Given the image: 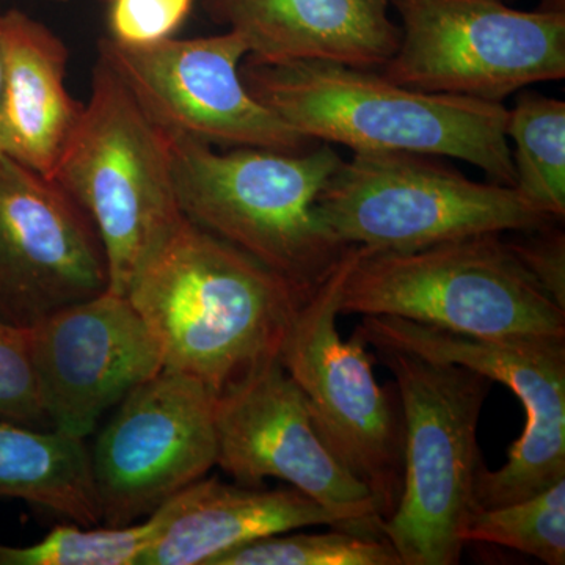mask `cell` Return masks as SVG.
Segmentation results:
<instances>
[{
  "label": "cell",
  "instance_id": "4",
  "mask_svg": "<svg viewBox=\"0 0 565 565\" xmlns=\"http://www.w3.org/2000/svg\"><path fill=\"white\" fill-rule=\"evenodd\" d=\"M404 419L403 487L382 534L403 565H456L486 467L478 424L492 381L470 367L373 345Z\"/></svg>",
  "mask_w": 565,
  "mask_h": 565
},
{
  "label": "cell",
  "instance_id": "20",
  "mask_svg": "<svg viewBox=\"0 0 565 565\" xmlns=\"http://www.w3.org/2000/svg\"><path fill=\"white\" fill-rule=\"evenodd\" d=\"M505 137L514 143V188L553 221L565 215V103L520 93L508 109Z\"/></svg>",
  "mask_w": 565,
  "mask_h": 565
},
{
  "label": "cell",
  "instance_id": "27",
  "mask_svg": "<svg viewBox=\"0 0 565 565\" xmlns=\"http://www.w3.org/2000/svg\"><path fill=\"white\" fill-rule=\"evenodd\" d=\"M2 99H3V70L2 57H0V152L2 151Z\"/></svg>",
  "mask_w": 565,
  "mask_h": 565
},
{
  "label": "cell",
  "instance_id": "19",
  "mask_svg": "<svg viewBox=\"0 0 565 565\" xmlns=\"http://www.w3.org/2000/svg\"><path fill=\"white\" fill-rule=\"evenodd\" d=\"M0 498H14L81 526L102 523L84 438L0 422Z\"/></svg>",
  "mask_w": 565,
  "mask_h": 565
},
{
  "label": "cell",
  "instance_id": "28",
  "mask_svg": "<svg viewBox=\"0 0 565 565\" xmlns=\"http://www.w3.org/2000/svg\"><path fill=\"white\" fill-rule=\"evenodd\" d=\"M61 2H65V0H61ZM106 2H107V0H106Z\"/></svg>",
  "mask_w": 565,
  "mask_h": 565
},
{
  "label": "cell",
  "instance_id": "23",
  "mask_svg": "<svg viewBox=\"0 0 565 565\" xmlns=\"http://www.w3.org/2000/svg\"><path fill=\"white\" fill-rule=\"evenodd\" d=\"M158 527L156 514L126 526H57L36 544H0V565H139Z\"/></svg>",
  "mask_w": 565,
  "mask_h": 565
},
{
  "label": "cell",
  "instance_id": "18",
  "mask_svg": "<svg viewBox=\"0 0 565 565\" xmlns=\"http://www.w3.org/2000/svg\"><path fill=\"white\" fill-rule=\"evenodd\" d=\"M0 57L2 151L51 178L84 109L66 88L68 50L46 25L9 10L0 14Z\"/></svg>",
  "mask_w": 565,
  "mask_h": 565
},
{
  "label": "cell",
  "instance_id": "9",
  "mask_svg": "<svg viewBox=\"0 0 565 565\" xmlns=\"http://www.w3.org/2000/svg\"><path fill=\"white\" fill-rule=\"evenodd\" d=\"M403 28L381 73L404 87L505 98L565 77L563 10L520 11L501 0H392Z\"/></svg>",
  "mask_w": 565,
  "mask_h": 565
},
{
  "label": "cell",
  "instance_id": "26",
  "mask_svg": "<svg viewBox=\"0 0 565 565\" xmlns=\"http://www.w3.org/2000/svg\"><path fill=\"white\" fill-rule=\"evenodd\" d=\"M533 234L530 239L519 243L509 241V244L539 285L565 310L564 233L552 232V226H546Z\"/></svg>",
  "mask_w": 565,
  "mask_h": 565
},
{
  "label": "cell",
  "instance_id": "16",
  "mask_svg": "<svg viewBox=\"0 0 565 565\" xmlns=\"http://www.w3.org/2000/svg\"><path fill=\"white\" fill-rule=\"evenodd\" d=\"M212 18L239 33L253 62L323 61L379 71L401 28L392 0H203Z\"/></svg>",
  "mask_w": 565,
  "mask_h": 565
},
{
  "label": "cell",
  "instance_id": "15",
  "mask_svg": "<svg viewBox=\"0 0 565 565\" xmlns=\"http://www.w3.org/2000/svg\"><path fill=\"white\" fill-rule=\"evenodd\" d=\"M51 429L87 438L102 416L163 370L162 353L128 297L104 291L29 329Z\"/></svg>",
  "mask_w": 565,
  "mask_h": 565
},
{
  "label": "cell",
  "instance_id": "10",
  "mask_svg": "<svg viewBox=\"0 0 565 565\" xmlns=\"http://www.w3.org/2000/svg\"><path fill=\"white\" fill-rule=\"evenodd\" d=\"M355 333L371 348L470 367L519 397L525 430L500 470L482 468L476 509L514 503L565 479V337H468L392 316H363Z\"/></svg>",
  "mask_w": 565,
  "mask_h": 565
},
{
  "label": "cell",
  "instance_id": "5",
  "mask_svg": "<svg viewBox=\"0 0 565 565\" xmlns=\"http://www.w3.org/2000/svg\"><path fill=\"white\" fill-rule=\"evenodd\" d=\"M51 180L90 218L106 255L107 291L120 296L184 221L169 134L102 58Z\"/></svg>",
  "mask_w": 565,
  "mask_h": 565
},
{
  "label": "cell",
  "instance_id": "1",
  "mask_svg": "<svg viewBox=\"0 0 565 565\" xmlns=\"http://www.w3.org/2000/svg\"><path fill=\"white\" fill-rule=\"evenodd\" d=\"M126 297L158 341L163 367L195 379L218 399L278 359L308 296L184 217Z\"/></svg>",
  "mask_w": 565,
  "mask_h": 565
},
{
  "label": "cell",
  "instance_id": "6",
  "mask_svg": "<svg viewBox=\"0 0 565 565\" xmlns=\"http://www.w3.org/2000/svg\"><path fill=\"white\" fill-rule=\"evenodd\" d=\"M338 313L392 316L478 338L565 337L564 308L500 234L408 253L360 247Z\"/></svg>",
  "mask_w": 565,
  "mask_h": 565
},
{
  "label": "cell",
  "instance_id": "24",
  "mask_svg": "<svg viewBox=\"0 0 565 565\" xmlns=\"http://www.w3.org/2000/svg\"><path fill=\"white\" fill-rule=\"evenodd\" d=\"M0 422L51 429L33 371L29 329L0 319Z\"/></svg>",
  "mask_w": 565,
  "mask_h": 565
},
{
  "label": "cell",
  "instance_id": "2",
  "mask_svg": "<svg viewBox=\"0 0 565 565\" xmlns=\"http://www.w3.org/2000/svg\"><path fill=\"white\" fill-rule=\"evenodd\" d=\"M241 74L259 103L308 140L452 158L514 188L503 103L419 92L381 71L334 62L247 58Z\"/></svg>",
  "mask_w": 565,
  "mask_h": 565
},
{
  "label": "cell",
  "instance_id": "12",
  "mask_svg": "<svg viewBox=\"0 0 565 565\" xmlns=\"http://www.w3.org/2000/svg\"><path fill=\"white\" fill-rule=\"evenodd\" d=\"M247 55L243 36L233 31L148 46L99 43V58L170 136L232 148L313 147L248 90L241 74Z\"/></svg>",
  "mask_w": 565,
  "mask_h": 565
},
{
  "label": "cell",
  "instance_id": "22",
  "mask_svg": "<svg viewBox=\"0 0 565 565\" xmlns=\"http://www.w3.org/2000/svg\"><path fill=\"white\" fill-rule=\"evenodd\" d=\"M297 531L256 539L212 565H403L384 534L334 526L327 533Z\"/></svg>",
  "mask_w": 565,
  "mask_h": 565
},
{
  "label": "cell",
  "instance_id": "25",
  "mask_svg": "<svg viewBox=\"0 0 565 565\" xmlns=\"http://www.w3.org/2000/svg\"><path fill=\"white\" fill-rule=\"evenodd\" d=\"M109 39L125 46H148L173 39L195 0H107Z\"/></svg>",
  "mask_w": 565,
  "mask_h": 565
},
{
  "label": "cell",
  "instance_id": "11",
  "mask_svg": "<svg viewBox=\"0 0 565 565\" xmlns=\"http://www.w3.org/2000/svg\"><path fill=\"white\" fill-rule=\"evenodd\" d=\"M215 405L206 386L166 367L122 397L88 448L104 525L147 519L215 467Z\"/></svg>",
  "mask_w": 565,
  "mask_h": 565
},
{
  "label": "cell",
  "instance_id": "17",
  "mask_svg": "<svg viewBox=\"0 0 565 565\" xmlns=\"http://www.w3.org/2000/svg\"><path fill=\"white\" fill-rule=\"evenodd\" d=\"M159 527L139 565H212L218 556L267 535L308 526L351 530L323 505L294 489L199 479L158 511Z\"/></svg>",
  "mask_w": 565,
  "mask_h": 565
},
{
  "label": "cell",
  "instance_id": "14",
  "mask_svg": "<svg viewBox=\"0 0 565 565\" xmlns=\"http://www.w3.org/2000/svg\"><path fill=\"white\" fill-rule=\"evenodd\" d=\"M107 286L102 239L79 204L0 152V319L31 329Z\"/></svg>",
  "mask_w": 565,
  "mask_h": 565
},
{
  "label": "cell",
  "instance_id": "7",
  "mask_svg": "<svg viewBox=\"0 0 565 565\" xmlns=\"http://www.w3.org/2000/svg\"><path fill=\"white\" fill-rule=\"evenodd\" d=\"M434 158L407 151L353 152L319 193V221L344 247L396 253L552 226L553 218L515 188L471 181Z\"/></svg>",
  "mask_w": 565,
  "mask_h": 565
},
{
  "label": "cell",
  "instance_id": "8",
  "mask_svg": "<svg viewBox=\"0 0 565 565\" xmlns=\"http://www.w3.org/2000/svg\"><path fill=\"white\" fill-rule=\"evenodd\" d=\"M359 253V245H349L299 305L278 360L303 393L323 440L370 487L386 520L403 487V411L397 393L379 385L362 338L353 332L344 341L337 321L341 289Z\"/></svg>",
  "mask_w": 565,
  "mask_h": 565
},
{
  "label": "cell",
  "instance_id": "3",
  "mask_svg": "<svg viewBox=\"0 0 565 565\" xmlns=\"http://www.w3.org/2000/svg\"><path fill=\"white\" fill-rule=\"evenodd\" d=\"M170 141L174 189L185 218L269 267L303 296L329 277L348 248L315 210L344 161L332 145L218 152L189 137L170 136Z\"/></svg>",
  "mask_w": 565,
  "mask_h": 565
},
{
  "label": "cell",
  "instance_id": "21",
  "mask_svg": "<svg viewBox=\"0 0 565 565\" xmlns=\"http://www.w3.org/2000/svg\"><path fill=\"white\" fill-rule=\"evenodd\" d=\"M465 542L505 546L548 565H564L565 479L514 503L476 509Z\"/></svg>",
  "mask_w": 565,
  "mask_h": 565
},
{
  "label": "cell",
  "instance_id": "13",
  "mask_svg": "<svg viewBox=\"0 0 565 565\" xmlns=\"http://www.w3.org/2000/svg\"><path fill=\"white\" fill-rule=\"evenodd\" d=\"M215 438V465L236 484L263 487L266 479H280L351 530L382 534L377 498L323 440L303 393L280 360L218 397Z\"/></svg>",
  "mask_w": 565,
  "mask_h": 565
}]
</instances>
